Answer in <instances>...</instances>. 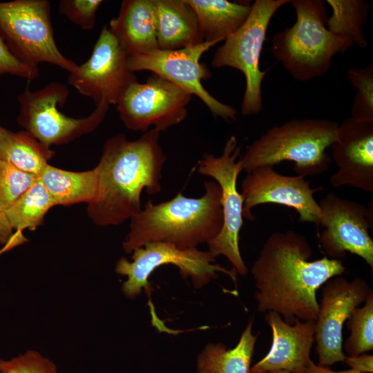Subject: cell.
Listing matches in <instances>:
<instances>
[{
    "label": "cell",
    "instance_id": "26",
    "mask_svg": "<svg viewBox=\"0 0 373 373\" xmlns=\"http://www.w3.org/2000/svg\"><path fill=\"white\" fill-rule=\"evenodd\" d=\"M55 205L47 189L37 180L5 213L12 228L17 230L15 236L24 242L21 231L25 229L35 230Z\"/></svg>",
    "mask_w": 373,
    "mask_h": 373
},
{
    "label": "cell",
    "instance_id": "36",
    "mask_svg": "<svg viewBox=\"0 0 373 373\" xmlns=\"http://www.w3.org/2000/svg\"><path fill=\"white\" fill-rule=\"evenodd\" d=\"M264 373H292V372H290L286 370H274V371L266 372Z\"/></svg>",
    "mask_w": 373,
    "mask_h": 373
},
{
    "label": "cell",
    "instance_id": "6",
    "mask_svg": "<svg viewBox=\"0 0 373 373\" xmlns=\"http://www.w3.org/2000/svg\"><path fill=\"white\" fill-rule=\"evenodd\" d=\"M0 36L12 54L27 66L38 68L48 63L68 73L78 68L56 44L48 0L0 2Z\"/></svg>",
    "mask_w": 373,
    "mask_h": 373
},
{
    "label": "cell",
    "instance_id": "34",
    "mask_svg": "<svg viewBox=\"0 0 373 373\" xmlns=\"http://www.w3.org/2000/svg\"><path fill=\"white\" fill-rule=\"evenodd\" d=\"M12 230L6 213L0 211V243L5 245L6 250L21 244Z\"/></svg>",
    "mask_w": 373,
    "mask_h": 373
},
{
    "label": "cell",
    "instance_id": "8",
    "mask_svg": "<svg viewBox=\"0 0 373 373\" xmlns=\"http://www.w3.org/2000/svg\"><path fill=\"white\" fill-rule=\"evenodd\" d=\"M69 90L61 83L53 82L37 90L27 86L18 96V124L44 146L67 144L88 134L104 120L109 106H96L88 116L73 118L59 111L68 100Z\"/></svg>",
    "mask_w": 373,
    "mask_h": 373
},
{
    "label": "cell",
    "instance_id": "31",
    "mask_svg": "<svg viewBox=\"0 0 373 373\" xmlns=\"http://www.w3.org/2000/svg\"><path fill=\"white\" fill-rule=\"evenodd\" d=\"M102 0H61L59 12L84 30H92Z\"/></svg>",
    "mask_w": 373,
    "mask_h": 373
},
{
    "label": "cell",
    "instance_id": "12",
    "mask_svg": "<svg viewBox=\"0 0 373 373\" xmlns=\"http://www.w3.org/2000/svg\"><path fill=\"white\" fill-rule=\"evenodd\" d=\"M219 42L204 41L175 50L156 49L145 54L128 56L127 66L133 73L151 71L198 97L215 117L236 120V109L216 99L202 84V80L209 79L212 74L200 59Z\"/></svg>",
    "mask_w": 373,
    "mask_h": 373
},
{
    "label": "cell",
    "instance_id": "33",
    "mask_svg": "<svg viewBox=\"0 0 373 373\" xmlns=\"http://www.w3.org/2000/svg\"><path fill=\"white\" fill-rule=\"evenodd\" d=\"M344 362L350 369L359 373L373 372L372 354L363 353L356 356H345Z\"/></svg>",
    "mask_w": 373,
    "mask_h": 373
},
{
    "label": "cell",
    "instance_id": "17",
    "mask_svg": "<svg viewBox=\"0 0 373 373\" xmlns=\"http://www.w3.org/2000/svg\"><path fill=\"white\" fill-rule=\"evenodd\" d=\"M331 148V158L338 167L329 178L331 185L373 192V122L345 119Z\"/></svg>",
    "mask_w": 373,
    "mask_h": 373
},
{
    "label": "cell",
    "instance_id": "22",
    "mask_svg": "<svg viewBox=\"0 0 373 373\" xmlns=\"http://www.w3.org/2000/svg\"><path fill=\"white\" fill-rule=\"evenodd\" d=\"M56 205L93 203L98 195L96 167L82 172L63 170L48 164L37 176Z\"/></svg>",
    "mask_w": 373,
    "mask_h": 373
},
{
    "label": "cell",
    "instance_id": "23",
    "mask_svg": "<svg viewBox=\"0 0 373 373\" xmlns=\"http://www.w3.org/2000/svg\"><path fill=\"white\" fill-rule=\"evenodd\" d=\"M250 319L238 344L232 349L221 343L207 345L197 359L198 373H250L258 335L252 333Z\"/></svg>",
    "mask_w": 373,
    "mask_h": 373
},
{
    "label": "cell",
    "instance_id": "10",
    "mask_svg": "<svg viewBox=\"0 0 373 373\" xmlns=\"http://www.w3.org/2000/svg\"><path fill=\"white\" fill-rule=\"evenodd\" d=\"M240 147L235 136L226 142L220 156L206 153L198 161V171L212 178L220 186L222 193V226L214 238L207 242L209 251L214 256H225L241 276L248 269L239 248L240 231L243 224V198L237 189L238 177L242 170L238 159Z\"/></svg>",
    "mask_w": 373,
    "mask_h": 373
},
{
    "label": "cell",
    "instance_id": "2",
    "mask_svg": "<svg viewBox=\"0 0 373 373\" xmlns=\"http://www.w3.org/2000/svg\"><path fill=\"white\" fill-rule=\"evenodd\" d=\"M160 131L145 132L135 140L119 134L104 142L95 166L98 195L88 205V214L97 226L119 225L142 210L141 193L160 192L166 157L160 143Z\"/></svg>",
    "mask_w": 373,
    "mask_h": 373
},
{
    "label": "cell",
    "instance_id": "25",
    "mask_svg": "<svg viewBox=\"0 0 373 373\" xmlns=\"http://www.w3.org/2000/svg\"><path fill=\"white\" fill-rule=\"evenodd\" d=\"M332 9L326 26L332 33L348 39L354 45L365 48L367 44L363 26L370 10L364 0H327Z\"/></svg>",
    "mask_w": 373,
    "mask_h": 373
},
{
    "label": "cell",
    "instance_id": "11",
    "mask_svg": "<svg viewBox=\"0 0 373 373\" xmlns=\"http://www.w3.org/2000/svg\"><path fill=\"white\" fill-rule=\"evenodd\" d=\"M192 95L167 79L153 74L145 83H131L116 104L124 126L133 131L161 132L182 122Z\"/></svg>",
    "mask_w": 373,
    "mask_h": 373
},
{
    "label": "cell",
    "instance_id": "19",
    "mask_svg": "<svg viewBox=\"0 0 373 373\" xmlns=\"http://www.w3.org/2000/svg\"><path fill=\"white\" fill-rule=\"evenodd\" d=\"M128 56L158 49L153 0H124L108 26Z\"/></svg>",
    "mask_w": 373,
    "mask_h": 373
},
{
    "label": "cell",
    "instance_id": "1",
    "mask_svg": "<svg viewBox=\"0 0 373 373\" xmlns=\"http://www.w3.org/2000/svg\"><path fill=\"white\" fill-rule=\"evenodd\" d=\"M312 254L306 238L293 230L267 238L251 269L259 312H275L288 324L316 321L318 289L346 268L327 256L310 260Z\"/></svg>",
    "mask_w": 373,
    "mask_h": 373
},
{
    "label": "cell",
    "instance_id": "27",
    "mask_svg": "<svg viewBox=\"0 0 373 373\" xmlns=\"http://www.w3.org/2000/svg\"><path fill=\"white\" fill-rule=\"evenodd\" d=\"M364 303L363 306L356 307L347 321V327L351 334L343 347L347 356H356L373 349L372 291Z\"/></svg>",
    "mask_w": 373,
    "mask_h": 373
},
{
    "label": "cell",
    "instance_id": "14",
    "mask_svg": "<svg viewBox=\"0 0 373 373\" xmlns=\"http://www.w3.org/2000/svg\"><path fill=\"white\" fill-rule=\"evenodd\" d=\"M128 55L104 25L89 59L73 73L68 83L96 106L116 105L128 85L137 80L127 66Z\"/></svg>",
    "mask_w": 373,
    "mask_h": 373
},
{
    "label": "cell",
    "instance_id": "16",
    "mask_svg": "<svg viewBox=\"0 0 373 373\" xmlns=\"http://www.w3.org/2000/svg\"><path fill=\"white\" fill-rule=\"evenodd\" d=\"M323 189L311 188L310 182L302 175H284L271 166L257 167L247 173L241 184L243 218L254 220L252 208L276 204L295 209L299 222L313 223L318 229L321 213L314 195Z\"/></svg>",
    "mask_w": 373,
    "mask_h": 373
},
{
    "label": "cell",
    "instance_id": "7",
    "mask_svg": "<svg viewBox=\"0 0 373 373\" xmlns=\"http://www.w3.org/2000/svg\"><path fill=\"white\" fill-rule=\"evenodd\" d=\"M290 0H256L245 22L218 47L211 61L214 68L240 70L246 86L241 104L245 116L262 109V82L267 70L260 68V58L269 22L275 12Z\"/></svg>",
    "mask_w": 373,
    "mask_h": 373
},
{
    "label": "cell",
    "instance_id": "9",
    "mask_svg": "<svg viewBox=\"0 0 373 373\" xmlns=\"http://www.w3.org/2000/svg\"><path fill=\"white\" fill-rule=\"evenodd\" d=\"M132 261L120 258L115 267L118 274L127 276L122 285V291L130 298L138 296L143 289L149 292V278L157 267L171 264L180 270L184 279L191 278L195 287L200 288L211 279L216 278L218 273H223L236 283L237 271L227 269L214 263V257L209 251L197 248L182 249L167 242H149L133 251Z\"/></svg>",
    "mask_w": 373,
    "mask_h": 373
},
{
    "label": "cell",
    "instance_id": "30",
    "mask_svg": "<svg viewBox=\"0 0 373 373\" xmlns=\"http://www.w3.org/2000/svg\"><path fill=\"white\" fill-rule=\"evenodd\" d=\"M0 373H58L57 366L35 350L10 360H0Z\"/></svg>",
    "mask_w": 373,
    "mask_h": 373
},
{
    "label": "cell",
    "instance_id": "32",
    "mask_svg": "<svg viewBox=\"0 0 373 373\" xmlns=\"http://www.w3.org/2000/svg\"><path fill=\"white\" fill-rule=\"evenodd\" d=\"M5 75H15L32 81L39 75V68L27 66L18 60L9 50L0 36V77Z\"/></svg>",
    "mask_w": 373,
    "mask_h": 373
},
{
    "label": "cell",
    "instance_id": "18",
    "mask_svg": "<svg viewBox=\"0 0 373 373\" xmlns=\"http://www.w3.org/2000/svg\"><path fill=\"white\" fill-rule=\"evenodd\" d=\"M265 321L271 329L272 343L267 354L250 368V373L286 370L304 373L314 343V321L296 320L288 324L275 312H268Z\"/></svg>",
    "mask_w": 373,
    "mask_h": 373
},
{
    "label": "cell",
    "instance_id": "28",
    "mask_svg": "<svg viewBox=\"0 0 373 373\" xmlns=\"http://www.w3.org/2000/svg\"><path fill=\"white\" fill-rule=\"evenodd\" d=\"M347 75L356 93L351 109V117L373 122V66L350 68Z\"/></svg>",
    "mask_w": 373,
    "mask_h": 373
},
{
    "label": "cell",
    "instance_id": "29",
    "mask_svg": "<svg viewBox=\"0 0 373 373\" xmlns=\"http://www.w3.org/2000/svg\"><path fill=\"white\" fill-rule=\"evenodd\" d=\"M37 180V175L0 161V211L6 212Z\"/></svg>",
    "mask_w": 373,
    "mask_h": 373
},
{
    "label": "cell",
    "instance_id": "4",
    "mask_svg": "<svg viewBox=\"0 0 373 373\" xmlns=\"http://www.w3.org/2000/svg\"><path fill=\"white\" fill-rule=\"evenodd\" d=\"M337 122L326 119H294L274 126L247 146L240 157L247 173L261 166H273L284 161L294 162L299 175L326 171L332 158L326 149L334 143Z\"/></svg>",
    "mask_w": 373,
    "mask_h": 373
},
{
    "label": "cell",
    "instance_id": "21",
    "mask_svg": "<svg viewBox=\"0 0 373 373\" xmlns=\"http://www.w3.org/2000/svg\"><path fill=\"white\" fill-rule=\"evenodd\" d=\"M193 10L203 41H224L247 20L250 3L227 0H185Z\"/></svg>",
    "mask_w": 373,
    "mask_h": 373
},
{
    "label": "cell",
    "instance_id": "3",
    "mask_svg": "<svg viewBox=\"0 0 373 373\" xmlns=\"http://www.w3.org/2000/svg\"><path fill=\"white\" fill-rule=\"evenodd\" d=\"M204 188V194L198 198L178 193L159 204L149 200L130 219L123 249L131 254L149 242H167L182 249L197 248L217 236L223 221L221 189L215 180L205 182Z\"/></svg>",
    "mask_w": 373,
    "mask_h": 373
},
{
    "label": "cell",
    "instance_id": "20",
    "mask_svg": "<svg viewBox=\"0 0 373 373\" xmlns=\"http://www.w3.org/2000/svg\"><path fill=\"white\" fill-rule=\"evenodd\" d=\"M158 49L175 50L204 42L195 15L185 0H153Z\"/></svg>",
    "mask_w": 373,
    "mask_h": 373
},
{
    "label": "cell",
    "instance_id": "5",
    "mask_svg": "<svg viewBox=\"0 0 373 373\" xmlns=\"http://www.w3.org/2000/svg\"><path fill=\"white\" fill-rule=\"evenodd\" d=\"M289 3L295 9L296 21L274 36L271 50L294 79L307 82L325 75L333 57L344 54L353 44L328 30L323 1L290 0Z\"/></svg>",
    "mask_w": 373,
    "mask_h": 373
},
{
    "label": "cell",
    "instance_id": "13",
    "mask_svg": "<svg viewBox=\"0 0 373 373\" xmlns=\"http://www.w3.org/2000/svg\"><path fill=\"white\" fill-rule=\"evenodd\" d=\"M321 216L319 227L325 230L318 242L327 256L341 260L347 252L361 257L373 269L372 202L367 207L329 193L318 202Z\"/></svg>",
    "mask_w": 373,
    "mask_h": 373
},
{
    "label": "cell",
    "instance_id": "15",
    "mask_svg": "<svg viewBox=\"0 0 373 373\" xmlns=\"http://www.w3.org/2000/svg\"><path fill=\"white\" fill-rule=\"evenodd\" d=\"M321 287L314 342L318 365L327 367L344 362L346 355L343 351V325L372 289L362 278L349 280L342 276L329 278Z\"/></svg>",
    "mask_w": 373,
    "mask_h": 373
},
{
    "label": "cell",
    "instance_id": "24",
    "mask_svg": "<svg viewBox=\"0 0 373 373\" xmlns=\"http://www.w3.org/2000/svg\"><path fill=\"white\" fill-rule=\"evenodd\" d=\"M54 154L28 132L15 133L0 125V161L38 176Z\"/></svg>",
    "mask_w": 373,
    "mask_h": 373
},
{
    "label": "cell",
    "instance_id": "35",
    "mask_svg": "<svg viewBox=\"0 0 373 373\" xmlns=\"http://www.w3.org/2000/svg\"><path fill=\"white\" fill-rule=\"evenodd\" d=\"M304 373H359L353 370L349 369L347 370L343 371H334L330 370L326 366H321L318 364H315L312 360H311L306 368Z\"/></svg>",
    "mask_w": 373,
    "mask_h": 373
}]
</instances>
